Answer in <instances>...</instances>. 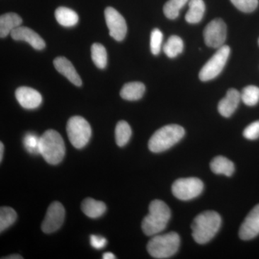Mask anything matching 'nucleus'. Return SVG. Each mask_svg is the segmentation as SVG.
I'll use <instances>...</instances> for the list:
<instances>
[{"instance_id": "nucleus-13", "label": "nucleus", "mask_w": 259, "mask_h": 259, "mask_svg": "<svg viewBox=\"0 0 259 259\" xmlns=\"http://www.w3.org/2000/svg\"><path fill=\"white\" fill-rule=\"evenodd\" d=\"M15 97L25 109L33 110L41 105L42 97L39 92L28 87H20L15 91Z\"/></svg>"}, {"instance_id": "nucleus-7", "label": "nucleus", "mask_w": 259, "mask_h": 259, "mask_svg": "<svg viewBox=\"0 0 259 259\" xmlns=\"http://www.w3.org/2000/svg\"><path fill=\"white\" fill-rule=\"evenodd\" d=\"M231 49L228 46H223L218 49L215 54L199 71V78L201 81H207L214 79L224 69L229 58Z\"/></svg>"}, {"instance_id": "nucleus-25", "label": "nucleus", "mask_w": 259, "mask_h": 259, "mask_svg": "<svg viewBox=\"0 0 259 259\" xmlns=\"http://www.w3.org/2000/svg\"><path fill=\"white\" fill-rule=\"evenodd\" d=\"M91 56L94 64L99 69H105L107 64L106 49L102 44L95 42L91 47Z\"/></svg>"}, {"instance_id": "nucleus-26", "label": "nucleus", "mask_w": 259, "mask_h": 259, "mask_svg": "<svg viewBox=\"0 0 259 259\" xmlns=\"http://www.w3.org/2000/svg\"><path fill=\"white\" fill-rule=\"evenodd\" d=\"M190 0H168L163 6V13L167 18L175 20L180 15V10Z\"/></svg>"}, {"instance_id": "nucleus-8", "label": "nucleus", "mask_w": 259, "mask_h": 259, "mask_svg": "<svg viewBox=\"0 0 259 259\" xmlns=\"http://www.w3.org/2000/svg\"><path fill=\"white\" fill-rule=\"evenodd\" d=\"M203 190V182L195 177L179 179L174 182L171 187L174 196L183 201L196 198L202 194Z\"/></svg>"}, {"instance_id": "nucleus-12", "label": "nucleus", "mask_w": 259, "mask_h": 259, "mask_svg": "<svg viewBox=\"0 0 259 259\" xmlns=\"http://www.w3.org/2000/svg\"><path fill=\"white\" fill-rule=\"evenodd\" d=\"M259 235V204L248 213L239 230V237L243 241L253 239Z\"/></svg>"}, {"instance_id": "nucleus-9", "label": "nucleus", "mask_w": 259, "mask_h": 259, "mask_svg": "<svg viewBox=\"0 0 259 259\" xmlns=\"http://www.w3.org/2000/svg\"><path fill=\"white\" fill-rule=\"evenodd\" d=\"M226 37L227 25L221 19H214L204 28V42L208 47L213 49L222 47L226 42Z\"/></svg>"}, {"instance_id": "nucleus-27", "label": "nucleus", "mask_w": 259, "mask_h": 259, "mask_svg": "<svg viewBox=\"0 0 259 259\" xmlns=\"http://www.w3.org/2000/svg\"><path fill=\"white\" fill-rule=\"evenodd\" d=\"M17 219V213L10 207L0 208V232H3L14 224Z\"/></svg>"}, {"instance_id": "nucleus-32", "label": "nucleus", "mask_w": 259, "mask_h": 259, "mask_svg": "<svg viewBox=\"0 0 259 259\" xmlns=\"http://www.w3.org/2000/svg\"><path fill=\"white\" fill-rule=\"evenodd\" d=\"M243 136L245 139L253 141L259 138V120L252 122L243 131Z\"/></svg>"}, {"instance_id": "nucleus-4", "label": "nucleus", "mask_w": 259, "mask_h": 259, "mask_svg": "<svg viewBox=\"0 0 259 259\" xmlns=\"http://www.w3.org/2000/svg\"><path fill=\"white\" fill-rule=\"evenodd\" d=\"M185 131L182 126L171 124L158 129L148 141V148L153 153L167 151L183 139Z\"/></svg>"}, {"instance_id": "nucleus-37", "label": "nucleus", "mask_w": 259, "mask_h": 259, "mask_svg": "<svg viewBox=\"0 0 259 259\" xmlns=\"http://www.w3.org/2000/svg\"><path fill=\"white\" fill-rule=\"evenodd\" d=\"M258 46H259V39H258Z\"/></svg>"}, {"instance_id": "nucleus-15", "label": "nucleus", "mask_w": 259, "mask_h": 259, "mask_svg": "<svg viewBox=\"0 0 259 259\" xmlns=\"http://www.w3.org/2000/svg\"><path fill=\"white\" fill-rule=\"evenodd\" d=\"M241 100V93L236 89H230L226 97L218 103V112L223 117H231L238 108Z\"/></svg>"}, {"instance_id": "nucleus-17", "label": "nucleus", "mask_w": 259, "mask_h": 259, "mask_svg": "<svg viewBox=\"0 0 259 259\" xmlns=\"http://www.w3.org/2000/svg\"><path fill=\"white\" fill-rule=\"evenodd\" d=\"M23 23L21 17L16 13H8L0 17V37L2 38L11 34L15 29L21 26Z\"/></svg>"}, {"instance_id": "nucleus-16", "label": "nucleus", "mask_w": 259, "mask_h": 259, "mask_svg": "<svg viewBox=\"0 0 259 259\" xmlns=\"http://www.w3.org/2000/svg\"><path fill=\"white\" fill-rule=\"evenodd\" d=\"M54 65L56 69L65 77L67 78L70 82L72 83L75 86H81L82 81L79 75L75 69L74 65L71 64V61L68 60L66 58L62 56L56 58L54 61Z\"/></svg>"}, {"instance_id": "nucleus-20", "label": "nucleus", "mask_w": 259, "mask_h": 259, "mask_svg": "<svg viewBox=\"0 0 259 259\" xmlns=\"http://www.w3.org/2000/svg\"><path fill=\"white\" fill-rule=\"evenodd\" d=\"M189 9L185 15V20L190 24L199 23L205 13V5L203 0H190Z\"/></svg>"}, {"instance_id": "nucleus-2", "label": "nucleus", "mask_w": 259, "mask_h": 259, "mask_svg": "<svg viewBox=\"0 0 259 259\" xmlns=\"http://www.w3.org/2000/svg\"><path fill=\"white\" fill-rule=\"evenodd\" d=\"M171 219V209L163 201L155 199L149 205V212L142 222V230L148 236L164 231Z\"/></svg>"}, {"instance_id": "nucleus-35", "label": "nucleus", "mask_w": 259, "mask_h": 259, "mask_svg": "<svg viewBox=\"0 0 259 259\" xmlns=\"http://www.w3.org/2000/svg\"><path fill=\"white\" fill-rule=\"evenodd\" d=\"M23 257L20 255L14 254L8 255V257H5L4 259H23Z\"/></svg>"}, {"instance_id": "nucleus-18", "label": "nucleus", "mask_w": 259, "mask_h": 259, "mask_svg": "<svg viewBox=\"0 0 259 259\" xmlns=\"http://www.w3.org/2000/svg\"><path fill=\"white\" fill-rule=\"evenodd\" d=\"M146 87L139 81H133L125 83L120 91V96L122 99L128 101H136L144 96Z\"/></svg>"}, {"instance_id": "nucleus-29", "label": "nucleus", "mask_w": 259, "mask_h": 259, "mask_svg": "<svg viewBox=\"0 0 259 259\" xmlns=\"http://www.w3.org/2000/svg\"><path fill=\"white\" fill-rule=\"evenodd\" d=\"M40 140L36 134L28 133L23 139L24 147L30 154H40Z\"/></svg>"}, {"instance_id": "nucleus-34", "label": "nucleus", "mask_w": 259, "mask_h": 259, "mask_svg": "<svg viewBox=\"0 0 259 259\" xmlns=\"http://www.w3.org/2000/svg\"><path fill=\"white\" fill-rule=\"evenodd\" d=\"M102 258L104 259H114L115 258V255L112 253H110V252H107V253H104L103 255H102Z\"/></svg>"}, {"instance_id": "nucleus-5", "label": "nucleus", "mask_w": 259, "mask_h": 259, "mask_svg": "<svg viewBox=\"0 0 259 259\" xmlns=\"http://www.w3.org/2000/svg\"><path fill=\"white\" fill-rule=\"evenodd\" d=\"M180 237L175 232L155 235L147 245L148 253L154 258H171L180 246Z\"/></svg>"}, {"instance_id": "nucleus-23", "label": "nucleus", "mask_w": 259, "mask_h": 259, "mask_svg": "<svg viewBox=\"0 0 259 259\" xmlns=\"http://www.w3.org/2000/svg\"><path fill=\"white\" fill-rule=\"evenodd\" d=\"M184 50V42L180 37L177 35H171L168 39L164 47L163 51L165 54L170 59H174L182 54Z\"/></svg>"}, {"instance_id": "nucleus-3", "label": "nucleus", "mask_w": 259, "mask_h": 259, "mask_svg": "<svg viewBox=\"0 0 259 259\" xmlns=\"http://www.w3.org/2000/svg\"><path fill=\"white\" fill-rule=\"evenodd\" d=\"M66 147L64 139L54 130H48L40 136V154L48 163L59 164L64 159Z\"/></svg>"}, {"instance_id": "nucleus-14", "label": "nucleus", "mask_w": 259, "mask_h": 259, "mask_svg": "<svg viewBox=\"0 0 259 259\" xmlns=\"http://www.w3.org/2000/svg\"><path fill=\"white\" fill-rule=\"evenodd\" d=\"M10 35L15 40L28 42L36 50H42L46 47L44 39L37 32L27 27H18L12 31Z\"/></svg>"}, {"instance_id": "nucleus-6", "label": "nucleus", "mask_w": 259, "mask_h": 259, "mask_svg": "<svg viewBox=\"0 0 259 259\" xmlns=\"http://www.w3.org/2000/svg\"><path fill=\"white\" fill-rule=\"evenodd\" d=\"M66 131L70 142L78 149L85 147L92 136L91 126L81 116H74L68 120Z\"/></svg>"}, {"instance_id": "nucleus-31", "label": "nucleus", "mask_w": 259, "mask_h": 259, "mask_svg": "<svg viewBox=\"0 0 259 259\" xmlns=\"http://www.w3.org/2000/svg\"><path fill=\"white\" fill-rule=\"evenodd\" d=\"M231 2L237 9L245 13L254 11L258 5V0H231Z\"/></svg>"}, {"instance_id": "nucleus-28", "label": "nucleus", "mask_w": 259, "mask_h": 259, "mask_svg": "<svg viewBox=\"0 0 259 259\" xmlns=\"http://www.w3.org/2000/svg\"><path fill=\"white\" fill-rule=\"evenodd\" d=\"M241 100L247 106H255L259 102V88L250 85L245 87L241 93Z\"/></svg>"}, {"instance_id": "nucleus-11", "label": "nucleus", "mask_w": 259, "mask_h": 259, "mask_svg": "<svg viewBox=\"0 0 259 259\" xmlns=\"http://www.w3.org/2000/svg\"><path fill=\"white\" fill-rule=\"evenodd\" d=\"M65 213L64 206L60 202L51 203L42 223V232L49 234L58 231L64 222Z\"/></svg>"}, {"instance_id": "nucleus-33", "label": "nucleus", "mask_w": 259, "mask_h": 259, "mask_svg": "<svg viewBox=\"0 0 259 259\" xmlns=\"http://www.w3.org/2000/svg\"><path fill=\"white\" fill-rule=\"evenodd\" d=\"M107 241L106 238L96 235H92L90 236V244L94 248L97 250L102 249L106 246Z\"/></svg>"}, {"instance_id": "nucleus-1", "label": "nucleus", "mask_w": 259, "mask_h": 259, "mask_svg": "<svg viewBox=\"0 0 259 259\" xmlns=\"http://www.w3.org/2000/svg\"><path fill=\"white\" fill-rule=\"evenodd\" d=\"M222 223L221 215L215 211L207 210L200 213L192 223L191 228L194 241L205 244L215 236Z\"/></svg>"}, {"instance_id": "nucleus-30", "label": "nucleus", "mask_w": 259, "mask_h": 259, "mask_svg": "<svg viewBox=\"0 0 259 259\" xmlns=\"http://www.w3.org/2000/svg\"><path fill=\"white\" fill-rule=\"evenodd\" d=\"M163 33L159 29H153L151 34V51L153 55L157 56L161 51L162 41H163Z\"/></svg>"}, {"instance_id": "nucleus-24", "label": "nucleus", "mask_w": 259, "mask_h": 259, "mask_svg": "<svg viewBox=\"0 0 259 259\" xmlns=\"http://www.w3.org/2000/svg\"><path fill=\"white\" fill-rule=\"evenodd\" d=\"M132 131L131 126L126 121L121 120L117 122L115 127L116 144L120 147H123L131 139Z\"/></svg>"}, {"instance_id": "nucleus-36", "label": "nucleus", "mask_w": 259, "mask_h": 259, "mask_svg": "<svg viewBox=\"0 0 259 259\" xmlns=\"http://www.w3.org/2000/svg\"><path fill=\"white\" fill-rule=\"evenodd\" d=\"M3 153H4V145L3 143H0V161H3Z\"/></svg>"}, {"instance_id": "nucleus-21", "label": "nucleus", "mask_w": 259, "mask_h": 259, "mask_svg": "<svg viewBox=\"0 0 259 259\" xmlns=\"http://www.w3.org/2000/svg\"><path fill=\"white\" fill-rule=\"evenodd\" d=\"M210 168L216 175L231 177L235 171L234 163L224 156H220L213 158L210 162Z\"/></svg>"}, {"instance_id": "nucleus-22", "label": "nucleus", "mask_w": 259, "mask_h": 259, "mask_svg": "<svg viewBox=\"0 0 259 259\" xmlns=\"http://www.w3.org/2000/svg\"><path fill=\"white\" fill-rule=\"evenodd\" d=\"M55 18L58 23L64 27L74 26L79 22V15L74 10L65 7L58 8L55 11Z\"/></svg>"}, {"instance_id": "nucleus-19", "label": "nucleus", "mask_w": 259, "mask_h": 259, "mask_svg": "<svg viewBox=\"0 0 259 259\" xmlns=\"http://www.w3.org/2000/svg\"><path fill=\"white\" fill-rule=\"evenodd\" d=\"M106 204L101 201L93 198H87L81 203V210L90 218L101 217L106 212Z\"/></svg>"}, {"instance_id": "nucleus-10", "label": "nucleus", "mask_w": 259, "mask_h": 259, "mask_svg": "<svg viewBox=\"0 0 259 259\" xmlns=\"http://www.w3.org/2000/svg\"><path fill=\"white\" fill-rule=\"evenodd\" d=\"M105 16L110 36L117 41H122L125 38L127 30L125 18L111 7L105 9Z\"/></svg>"}]
</instances>
